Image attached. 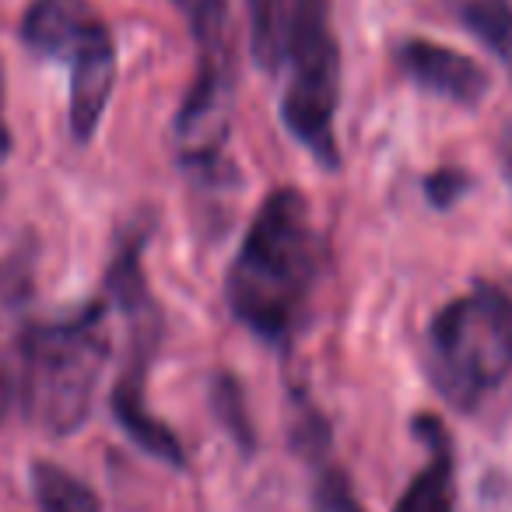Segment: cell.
<instances>
[{"mask_svg":"<svg viewBox=\"0 0 512 512\" xmlns=\"http://www.w3.org/2000/svg\"><path fill=\"white\" fill-rule=\"evenodd\" d=\"M320 278V235L299 190L281 186L260 204L246 228L225 299L232 316L256 337L281 344L295 334Z\"/></svg>","mask_w":512,"mask_h":512,"instance_id":"cell-1","label":"cell"},{"mask_svg":"<svg viewBox=\"0 0 512 512\" xmlns=\"http://www.w3.org/2000/svg\"><path fill=\"white\" fill-rule=\"evenodd\" d=\"M109 362L106 306L67 320L32 323L18 341V404L25 418L53 439L74 435L92 414L95 386Z\"/></svg>","mask_w":512,"mask_h":512,"instance_id":"cell-2","label":"cell"},{"mask_svg":"<svg viewBox=\"0 0 512 512\" xmlns=\"http://www.w3.org/2000/svg\"><path fill=\"white\" fill-rule=\"evenodd\" d=\"M512 372V299L477 285L428 327V379L456 411H474Z\"/></svg>","mask_w":512,"mask_h":512,"instance_id":"cell-3","label":"cell"},{"mask_svg":"<svg viewBox=\"0 0 512 512\" xmlns=\"http://www.w3.org/2000/svg\"><path fill=\"white\" fill-rule=\"evenodd\" d=\"M281 60H288V85L281 95V120L288 134L320 165L337 169L341 151L334 137V116L341 102V46L327 0L288 4Z\"/></svg>","mask_w":512,"mask_h":512,"instance_id":"cell-4","label":"cell"},{"mask_svg":"<svg viewBox=\"0 0 512 512\" xmlns=\"http://www.w3.org/2000/svg\"><path fill=\"white\" fill-rule=\"evenodd\" d=\"M190 25L197 46V74L176 113L179 158L197 169H214L218 151L232 127L235 43L228 0H172Z\"/></svg>","mask_w":512,"mask_h":512,"instance_id":"cell-5","label":"cell"},{"mask_svg":"<svg viewBox=\"0 0 512 512\" xmlns=\"http://www.w3.org/2000/svg\"><path fill=\"white\" fill-rule=\"evenodd\" d=\"M397 67L414 85L442 95L456 106H477L491 88L488 71L477 60L442 43H432V39H404L397 46Z\"/></svg>","mask_w":512,"mask_h":512,"instance_id":"cell-6","label":"cell"},{"mask_svg":"<svg viewBox=\"0 0 512 512\" xmlns=\"http://www.w3.org/2000/svg\"><path fill=\"white\" fill-rule=\"evenodd\" d=\"M106 22L88 0H36L22 22V39L39 57L71 64L85 46L106 36Z\"/></svg>","mask_w":512,"mask_h":512,"instance_id":"cell-7","label":"cell"},{"mask_svg":"<svg viewBox=\"0 0 512 512\" xmlns=\"http://www.w3.org/2000/svg\"><path fill=\"white\" fill-rule=\"evenodd\" d=\"M151 358L155 355L127 351V365H123L120 379H116V386H113V418L144 453L158 456V460H165L169 467H186L183 442L148 411V404H144V379H148Z\"/></svg>","mask_w":512,"mask_h":512,"instance_id":"cell-8","label":"cell"},{"mask_svg":"<svg viewBox=\"0 0 512 512\" xmlns=\"http://www.w3.org/2000/svg\"><path fill=\"white\" fill-rule=\"evenodd\" d=\"M113 81L116 46L113 36L106 32L71 60V137L78 144H88L95 130H99L109 95H113Z\"/></svg>","mask_w":512,"mask_h":512,"instance_id":"cell-9","label":"cell"},{"mask_svg":"<svg viewBox=\"0 0 512 512\" xmlns=\"http://www.w3.org/2000/svg\"><path fill=\"white\" fill-rule=\"evenodd\" d=\"M418 435L428 442V463L418 470L411 488L397 498L393 512H453L456 509V460L442 421L418 418Z\"/></svg>","mask_w":512,"mask_h":512,"instance_id":"cell-10","label":"cell"},{"mask_svg":"<svg viewBox=\"0 0 512 512\" xmlns=\"http://www.w3.org/2000/svg\"><path fill=\"white\" fill-rule=\"evenodd\" d=\"M453 15L481 46L512 71V4L509 0H449Z\"/></svg>","mask_w":512,"mask_h":512,"instance_id":"cell-11","label":"cell"},{"mask_svg":"<svg viewBox=\"0 0 512 512\" xmlns=\"http://www.w3.org/2000/svg\"><path fill=\"white\" fill-rule=\"evenodd\" d=\"M32 495L39 502V512H102L99 495L50 460L32 463Z\"/></svg>","mask_w":512,"mask_h":512,"instance_id":"cell-12","label":"cell"},{"mask_svg":"<svg viewBox=\"0 0 512 512\" xmlns=\"http://www.w3.org/2000/svg\"><path fill=\"white\" fill-rule=\"evenodd\" d=\"M292 0H249V22H253V57L260 67L274 71L285 53V22Z\"/></svg>","mask_w":512,"mask_h":512,"instance_id":"cell-13","label":"cell"},{"mask_svg":"<svg viewBox=\"0 0 512 512\" xmlns=\"http://www.w3.org/2000/svg\"><path fill=\"white\" fill-rule=\"evenodd\" d=\"M211 407H214V418L228 428V435L239 442L242 453H253L256 439H253V428H249L246 397H242L239 379L228 376V372H218L211 379Z\"/></svg>","mask_w":512,"mask_h":512,"instance_id":"cell-14","label":"cell"},{"mask_svg":"<svg viewBox=\"0 0 512 512\" xmlns=\"http://www.w3.org/2000/svg\"><path fill=\"white\" fill-rule=\"evenodd\" d=\"M313 509L316 512H365L362 502L355 498L351 477L344 474L341 467H334V463H327V467L316 474Z\"/></svg>","mask_w":512,"mask_h":512,"instance_id":"cell-15","label":"cell"},{"mask_svg":"<svg viewBox=\"0 0 512 512\" xmlns=\"http://www.w3.org/2000/svg\"><path fill=\"white\" fill-rule=\"evenodd\" d=\"M467 190V176L456 169H442V172H432L425 179V193H428V204L435 207H449L453 200H460V193Z\"/></svg>","mask_w":512,"mask_h":512,"instance_id":"cell-16","label":"cell"},{"mask_svg":"<svg viewBox=\"0 0 512 512\" xmlns=\"http://www.w3.org/2000/svg\"><path fill=\"white\" fill-rule=\"evenodd\" d=\"M18 407V379H15V369L8 365H0V428L4 421L11 418V411Z\"/></svg>","mask_w":512,"mask_h":512,"instance_id":"cell-17","label":"cell"},{"mask_svg":"<svg viewBox=\"0 0 512 512\" xmlns=\"http://www.w3.org/2000/svg\"><path fill=\"white\" fill-rule=\"evenodd\" d=\"M11 151V130L8 120H4V71H0V158Z\"/></svg>","mask_w":512,"mask_h":512,"instance_id":"cell-18","label":"cell"},{"mask_svg":"<svg viewBox=\"0 0 512 512\" xmlns=\"http://www.w3.org/2000/svg\"><path fill=\"white\" fill-rule=\"evenodd\" d=\"M502 162H505V176H509V183H512V134L505 137V144H502Z\"/></svg>","mask_w":512,"mask_h":512,"instance_id":"cell-19","label":"cell"}]
</instances>
